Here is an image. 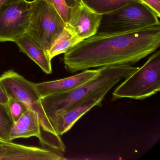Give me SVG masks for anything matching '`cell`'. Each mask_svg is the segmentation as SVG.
Listing matches in <instances>:
<instances>
[{"instance_id":"7c38bea8","label":"cell","mask_w":160,"mask_h":160,"mask_svg":"<svg viewBox=\"0 0 160 160\" xmlns=\"http://www.w3.org/2000/svg\"><path fill=\"white\" fill-rule=\"evenodd\" d=\"M36 137L42 145V132L38 115L31 109L26 112L14 122L10 133L11 141L18 138H26Z\"/></svg>"},{"instance_id":"4fadbf2b","label":"cell","mask_w":160,"mask_h":160,"mask_svg":"<svg viewBox=\"0 0 160 160\" xmlns=\"http://www.w3.org/2000/svg\"><path fill=\"white\" fill-rule=\"evenodd\" d=\"M15 43L22 52L35 62L47 74L52 72L51 60L47 53L28 33L17 39Z\"/></svg>"},{"instance_id":"603a6c76","label":"cell","mask_w":160,"mask_h":160,"mask_svg":"<svg viewBox=\"0 0 160 160\" xmlns=\"http://www.w3.org/2000/svg\"><path fill=\"white\" fill-rule=\"evenodd\" d=\"M0 140H1V139H0Z\"/></svg>"},{"instance_id":"30bf717a","label":"cell","mask_w":160,"mask_h":160,"mask_svg":"<svg viewBox=\"0 0 160 160\" xmlns=\"http://www.w3.org/2000/svg\"><path fill=\"white\" fill-rule=\"evenodd\" d=\"M102 15L91 10L81 2L72 7L66 26L82 40L98 32Z\"/></svg>"},{"instance_id":"8fae6325","label":"cell","mask_w":160,"mask_h":160,"mask_svg":"<svg viewBox=\"0 0 160 160\" xmlns=\"http://www.w3.org/2000/svg\"><path fill=\"white\" fill-rule=\"evenodd\" d=\"M100 69L84 70L69 77L53 81L35 83V87L41 97L62 93L71 90L97 76Z\"/></svg>"},{"instance_id":"52a82bcc","label":"cell","mask_w":160,"mask_h":160,"mask_svg":"<svg viewBox=\"0 0 160 160\" xmlns=\"http://www.w3.org/2000/svg\"><path fill=\"white\" fill-rule=\"evenodd\" d=\"M31 1L20 0L0 9V42H14L27 33Z\"/></svg>"},{"instance_id":"44dd1931","label":"cell","mask_w":160,"mask_h":160,"mask_svg":"<svg viewBox=\"0 0 160 160\" xmlns=\"http://www.w3.org/2000/svg\"><path fill=\"white\" fill-rule=\"evenodd\" d=\"M20 0H0V9L5 5H8L10 3H13Z\"/></svg>"},{"instance_id":"5bb4252c","label":"cell","mask_w":160,"mask_h":160,"mask_svg":"<svg viewBox=\"0 0 160 160\" xmlns=\"http://www.w3.org/2000/svg\"><path fill=\"white\" fill-rule=\"evenodd\" d=\"M82 41L66 26L52 44L48 51V55L52 60L58 55L66 53L70 48Z\"/></svg>"},{"instance_id":"6da1fadb","label":"cell","mask_w":160,"mask_h":160,"mask_svg":"<svg viewBox=\"0 0 160 160\" xmlns=\"http://www.w3.org/2000/svg\"><path fill=\"white\" fill-rule=\"evenodd\" d=\"M160 46V25L121 32H97L70 48L63 57L72 73L91 68L134 65Z\"/></svg>"},{"instance_id":"e0dca14e","label":"cell","mask_w":160,"mask_h":160,"mask_svg":"<svg viewBox=\"0 0 160 160\" xmlns=\"http://www.w3.org/2000/svg\"><path fill=\"white\" fill-rule=\"evenodd\" d=\"M5 106L13 122L19 119L28 109L22 102L11 96H8V102Z\"/></svg>"},{"instance_id":"8992f818","label":"cell","mask_w":160,"mask_h":160,"mask_svg":"<svg viewBox=\"0 0 160 160\" xmlns=\"http://www.w3.org/2000/svg\"><path fill=\"white\" fill-rule=\"evenodd\" d=\"M66 24L58 11L44 0L31 1L30 21L27 33L47 53Z\"/></svg>"},{"instance_id":"277c9868","label":"cell","mask_w":160,"mask_h":160,"mask_svg":"<svg viewBox=\"0 0 160 160\" xmlns=\"http://www.w3.org/2000/svg\"><path fill=\"white\" fill-rule=\"evenodd\" d=\"M160 90V51L159 50L116 88L112 93V100L121 98L144 100L156 94Z\"/></svg>"},{"instance_id":"7a4b0ae2","label":"cell","mask_w":160,"mask_h":160,"mask_svg":"<svg viewBox=\"0 0 160 160\" xmlns=\"http://www.w3.org/2000/svg\"><path fill=\"white\" fill-rule=\"evenodd\" d=\"M138 68L129 64L99 68L100 72L97 76L82 85L66 92L41 97L45 112L51 122L58 114L66 111L92 94L110 85H117Z\"/></svg>"},{"instance_id":"5b68a950","label":"cell","mask_w":160,"mask_h":160,"mask_svg":"<svg viewBox=\"0 0 160 160\" xmlns=\"http://www.w3.org/2000/svg\"><path fill=\"white\" fill-rule=\"evenodd\" d=\"M159 18L151 9L137 0L102 15L97 32H126L160 25Z\"/></svg>"},{"instance_id":"ba28073f","label":"cell","mask_w":160,"mask_h":160,"mask_svg":"<svg viewBox=\"0 0 160 160\" xmlns=\"http://www.w3.org/2000/svg\"><path fill=\"white\" fill-rule=\"evenodd\" d=\"M114 86L110 85L106 87L57 115L51 122L57 133L60 136L64 134L90 109L97 106H101L105 96Z\"/></svg>"},{"instance_id":"ffe728a7","label":"cell","mask_w":160,"mask_h":160,"mask_svg":"<svg viewBox=\"0 0 160 160\" xmlns=\"http://www.w3.org/2000/svg\"><path fill=\"white\" fill-rule=\"evenodd\" d=\"M8 100V95L1 85H0V104L6 106Z\"/></svg>"},{"instance_id":"9c48e42d","label":"cell","mask_w":160,"mask_h":160,"mask_svg":"<svg viewBox=\"0 0 160 160\" xmlns=\"http://www.w3.org/2000/svg\"><path fill=\"white\" fill-rule=\"evenodd\" d=\"M63 153L46 148L0 140V160H63Z\"/></svg>"},{"instance_id":"7402d4cb","label":"cell","mask_w":160,"mask_h":160,"mask_svg":"<svg viewBox=\"0 0 160 160\" xmlns=\"http://www.w3.org/2000/svg\"><path fill=\"white\" fill-rule=\"evenodd\" d=\"M66 4L70 7H73L78 3L81 2V0H64Z\"/></svg>"},{"instance_id":"2e32d148","label":"cell","mask_w":160,"mask_h":160,"mask_svg":"<svg viewBox=\"0 0 160 160\" xmlns=\"http://www.w3.org/2000/svg\"><path fill=\"white\" fill-rule=\"evenodd\" d=\"M13 122L10 117L5 106L0 104V139L12 141L10 133Z\"/></svg>"},{"instance_id":"9a60e30c","label":"cell","mask_w":160,"mask_h":160,"mask_svg":"<svg viewBox=\"0 0 160 160\" xmlns=\"http://www.w3.org/2000/svg\"><path fill=\"white\" fill-rule=\"evenodd\" d=\"M136 1L137 0H81V2L94 12L103 15Z\"/></svg>"},{"instance_id":"d6986e66","label":"cell","mask_w":160,"mask_h":160,"mask_svg":"<svg viewBox=\"0 0 160 160\" xmlns=\"http://www.w3.org/2000/svg\"><path fill=\"white\" fill-rule=\"evenodd\" d=\"M151 9L159 18H160V0H138Z\"/></svg>"},{"instance_id":"3957f363","label":"cell","mask_w":160,"mask_h":160,"mask_svg":"<svg viewBox=\"0 0 160 160\" xmlns=\"http://www.w3.org/2000/svg\"><path fill=\"white\" fill-rule=\"evenodd\" d=\"M0 85L8 96L18 99L28 109L37 113L42 132V146L46 148L64 153L66 147L45 112L35 83L27 80L13 70H10L0 76Z\"/></svg>"},{"instance_id":"ac0fdd59","label":"cell","mask_w":160,"mask_h":160,"mask_svg":"<svg viewBox=\"0 0 160 160\" xmlns=\"http://www.w3.org/2000/svg\"><path fill=\"white\" fill-rule=\"evenodd\" d=\"M50 3L58 11L66 24L69 21L72 7L67 5L64 0H44Z\"/></svg>"}]
</instances>
